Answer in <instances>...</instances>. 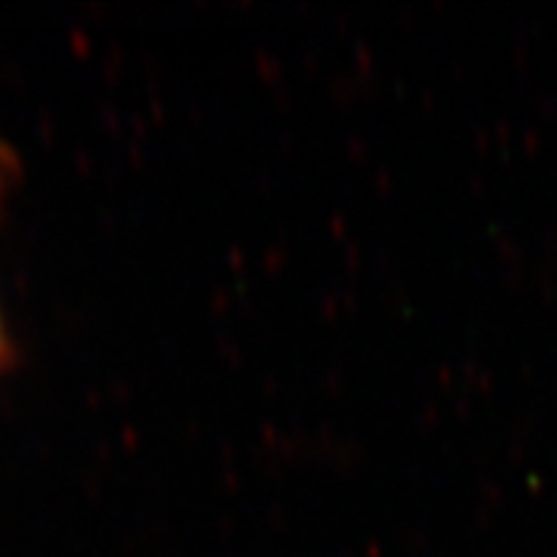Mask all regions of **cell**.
<instances>
[{
    "label": "cell",
    "instance_id": "1",
    "mask_svg": "<svg viewBox=\"0 0 557 557\" xmlns=\"http://www.w3.org/2000/svg\"><path fill=\"white\" fill-rule=\"evenodd\" d=\"M9 165H12V160H9L7 148L0 146V197H3V185H7ZM0 359H3V327H0Z\"/></svg>",
    "mask_w": 557,
    "mask_h": 557
}]
</instances>
